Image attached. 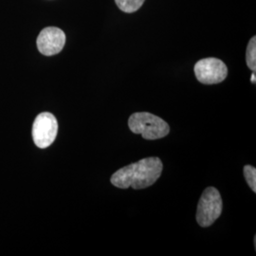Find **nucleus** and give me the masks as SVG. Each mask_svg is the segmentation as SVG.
I'll return each mask as SVG.
<instances>
[{
  "instance_id": "2",
  "label": "nucleus",
  "mask_w": 256,
  "mask_h": 256,
  "mask_svg": "<svg viewBox=\"0 0 256 256\" xmlns=\"http://www.w3.org/2000/svg\"><path fill=\"white\" fill-rule=\"evenodd\" d=\"M129 129L146 140H158L169 134L170 128L164 120L148 112H137L128 120Z\"/></svg>"
},
{
  "instance_id": "3",
  "label": "nucleus",
  "mask_w": 256,
  "mask_h": 256,
  "mask_svg": "<svg viewBox=\"0 0 256 256\" xmlns=\"http://www.w3.org/2000/svg\"><path fill=\"white\" fill-rule=\"evenodd\" d=\"M223 202L218 190L208 187L204 190L198 202L196 210V221L203 228L210 227L222 212Z\"/></svg>"
},
{
  "instance_id": "1",
  "label": "nucleus",
  "mask_w": 256,
  "mask_h": 256,
  "mask_svg": "<svg viewBox=\"0 0 256 256\" xmlns=\"http://www.w3.org/2000/svg\"><path fill=\"white\" fill-rule=\"evenodd\" d=\"M164 165L160 158L150 156L124 166L112 174L110 182L117 188L144 189L160 178Z\"/></svg>"
},
{
  "instance_id": "10",
  "label": "nucleus",
  "mask_w": 256,
  "mask_h": 256,
  "mask_svg": "<svg viewBox=\"0 0 256 256\" xmlns=\"http://www.w3.org/2000/svg\"><path fill=\"white\" fill-rule=\"evenodd\" d=\"M250 82H254V84H256V72H254V74H252V77H250Z\"/></svg>"
},
{
  "instance_id": "9",
  "label": "nucleus",
  "mask_w": 256,
  "mask_h": 256,
  "mask_svg": "<svg viewBox=\"0 0 256 256\" xmlns=\"http://www.w3.org/2000/svg\"><path fill=\"white\" fill-rule=\"evenodd\" d=\"M244 176L247 180L248 186L252 190V192H256V169L252 165H246L244 167Z\"/></svg>"
},
{
  "instance_id": "4",
  "label": "nucleus",
  "mask_w": 256,
  "mask_h": 256,
  "mask_svg": "<svg viewBox=\"0 0 256 256\" xmlns=\"http://www.w3.org/2000/svg\"><path fill=\"white\" fill-rule=\"evenodd\" d=\"M198 82L204 84H214L223 82L228 75V68L218 58H205L200 60L194 68Z\"/></svg>"
},
{
  "instance_id": "6",
  "label": "nucleus",
  "mask_w": 256,
  "mask_h": 256,
  "mask_svg": "<svg viewBox=\"0 0 256 256\" xmlns=\"http://www.w3.org/2000/svg\"><path fill=\"white\" fill-rule=\"evenodd\" d=\"M38 50L43 55L52 56L59 54L66 44V34L59 28H44L37 37Z\"/></svg>"
},
{
  "instance_id": "7",
  "label": "nucleus",
  "mask_w": 256,
  "mask_h": 256,
  "mask_svg": "<svg viewBox=\"0 0 256 256\" xmlns=\"http://www.w3.org/2000/svg\"><path fill=\"white\" fill-rule=\"evenodd\" d=\"M146 0H115L116 5L120 10L126 14L135 12L140 9Z\"/></svg>"
},
{
  "instance_id": "5",
  "label": "nucleus",
  "mask_w": 256,
  "mask_h": 256,
  "mask_svg": "<svg viewBox=\"0 0 256 256\" xmlns=\"http://www.w3.org/2000/svg\"><path fill=\"white\" fill-rule=\"evenodd\" d=\"M58 122L52 113L39 114L34 122L32 138L36 146L46 148L54 144L57 136Z\"/></svg>"
},
{
  "instance_id": "8",
  "label": "nucleus",
  "mask_w": 256,
  "mask_h": 256,
  "mask_svg": "<svg viewBox=\"0 0 256 256\" xmlns=\"http://www.w3.org/2000/svg\"><path fill=\"white\" fill-rule=\"evenodd\" d=\"M246 61L247 66L252 72L256 70V37L254 36L248 42L247 52H246Z\"/></svg>"
}]
</instances>
